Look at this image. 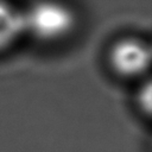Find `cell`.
<instances>
[{
  "label": "cell",
  "instance_id": "cell-1",
  "mask_svg": "<svg viewBox=\"0 0 152 152\" xmlns=\"http://www.w3.org/2000/svg\"><path fill=\"white\" fill-rule=\"evenodd\" d=\"M21 13L24 33L43 43L59 42L76 26L75 12L59 0H37Z\"/></svg>",
  "mask_w": 152,
  "mask_h": 152
},
{
  "label": "cell",
  "instance_id": "cell-2",
  "mask_svg": "<svg viewBox=\"0 0 152 152\" xmlns=\"http://www.w3.org/2000/svg\"><path fill=\"white\" fill-rule=\"evenodd\" d=\"M107 57L109 68L116 76L145 77L151 65V48L140 38L124 37L112 44Z\"/></svg>",
  "mask_w": 152,
  "mask_h": 152
},
{
  "label": "cell",
  "instance_id": "cell-3",
  "mask_svg": "<svg viewBox=\"0 0 152 152\" xmlns=\"http://www.w3.org/2000/svg\"><path fill=\"white\" fill-rule=\"evenodd\" d=\"M24 34L21 10L6 0H0V51L10 49Z\"/></svg>",
  "mask_w": 152,
  "mask_h": 152
},
{
  "label": "cell",
  "instance_id": "cell-4",
  "mask_svg": "<svg viewBox=\"0 0 152 152\" xmlns=\"http://www.w3.org/2000/svg\"><path fill=\"white\" fill-rule=\"evenodd\" d=\"M135 103L144 116H150L152 109V86L150 80L144 81L137 90Z\"/></svg>",
  "mask_w": 152,
  "mask_h": 152
}]
</instances>
